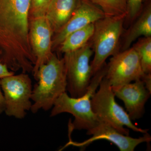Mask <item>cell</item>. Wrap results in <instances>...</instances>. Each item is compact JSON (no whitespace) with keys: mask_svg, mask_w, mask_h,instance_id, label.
I'll return each mask as SVG.
<instances>
[{"mask_svg":"<svg viewBox=\"0 0 151 151\" xmlns=\"http://www.w3.org/2000/svg\"><path fill=\"white\" fill-rule=\"evenodd\" d=\"M31 0H0V60L12 71H32L36 62L29 38Z\"/></svg>","mask_w":151,"mask_h":151,"instance_id":"1","label":"cell"},{"mask_svg":"<svg viewBox=\"0 0 151 151\" xmlns=\"http://www.w3.org/2000/svg\"><path fill=\"white\" fill-rule=\"evenodd\" d=\"M93 52L89 42L77 50L65 53L63 59L67 76L66 90L70 97L78 98L87 92L93 76L90 60Z\"/></svg>","mask_w":151,"mask_h":151,"instance_id":"6","label":"cell"},{"mask_svg":"<svg viewBox=\"0 0 151 151\" xmlns=\"http://www.w3.org/2000/svg\"><path fill=\"white\" fill-rule=\"evenodd\" d=\"M99 86V90L91 97V105L92 111L100 122L109 124L127 136L129 135V131L124 126L134 132L148 133V129L138 128L134 125L127 112L116 103L112 86L104 77Z\"/></svg>","mask_w":151,"mask_h":151,"instance_id":"5","label":"cell"},{"mask_svg":"<svg viewBox=\"0 0 151 151\" xmlns=\"http://www.w3.org/2000/svg\"><path fill=\"white\" fill-rule=\"evenodd\" d=\"M5 110V102L4 99V95L2 92L1 88V83H0V114L4 112Z\"/></svg>","mask_w":151,"mask_h":151,"instance_id":"22","label":"cell"},{"mask_svg":"<svg viewBox=\"0 0 151 151\" xmlns=\"http://www.w3.org/2000/svg\"><path fill=\"white\" fill-rule=\"evenodd\" d=\"M143 0H128L127 3V15L126 18L128 21L135 20L142 10Z\"/></svg>","mask_w":151,"mask_h":151,"instance_id":"19","label":"cell"},{"mask_svg":"<svg viewBox=\"0 0 151 151\" xmlns=\"http://www.w3.org/2000/svg\"><path fill=\"white\" fill-rule=\"evenodd\" d=\"M80 0H52L45 16L53 33L58 32L68 22L78 5Z\"/></svg>","mask_w":151,"mask_h":151,"instance_id":"13","label":"cell"},{"mask_svg":"<svg viewBox=\"0 0 151 151\" xmlns=\"http://www.w3.org/2000/svg\"><path fill=\"white\" fill-rule=\"evenodd\" d=\"M132 47L139 55L144 73H151V37L139 38Z\"/></svg>","mask_w":151,"mask_h":151,"instance_id":"17","label":"cell"},{"mask_svg":"<svg viewBox=\"0 0 151 151\" xmlns=\"http://www.w3.org/2000/svg\"><path fill=\"white\" fill-rule=\"evenodd\" d=\"M38 82L32 89L30 111L37 113L52 108L55 101L66 92L67 76L64 59L52 54L48 61L41 65L35 78Z\"/></svg>","mask_w":151,"mask_h":151,"instance_id":"2","label":"cell"},{"mask_svg":"<svg viewBox=\"0 0 151 151\" xmlns=\"http://www.w3.org/2000/svg\"><path fill=\"white\" fill-rule=\"evenodd\" d=\"M145 74L137 53L130 47L112 56L104 78L112 87H118L142 79Z\"/></svg>","mask_w":151,"mask_h":151,"instance_id":"8","label":"cell"},{"mask_svg":"<svg viewBox=\"0 0 151 151\" xmlns=\"http://www.w3.org/2000/svg\"><path fill=\"white\" fill-rule=\"evenodd\" d=\"M86 134L92 137L82 142L79 143L73 142L70 139L69 142L61 150L70 145L85 147L94 141L105 139L114 144L121 151H134L140 144L149 143L151 140V136L148 133L140 137L132 138L123 134L109 124L102 122H100L93 129L87 131Z\"/></svg>","mask_w":151,"mask_h":151,"instance_id":"9","label":"cell"},{"mask_svg":"<svg viewBox=\"0 0 151 151\" xmlns=\"http://www.w3.org/2000/svg\"><path fill=\"white\" fill-rule=\"evenodd\" d=\"M5 102L6 115L17 119H24L30 111L32 103V82L26 73L14 74L0 79Z\"/></svg>","mask_w":151,"mask_h":151,"instance_id":"7","label":"cell"},{"mask_svg":"<svg viewBox=\"0 0 151 151\" xmlns=\"http://www.w3.org/2000/svg\"><path fill=\"white\" fill-rule=\"evenodd\" d=\"M125 18L105 17L94 23V33L90 40L94 52L90 63L93 76L105 65L108 57L120 51V40Z\"/></svg>","mask_w":151,"mask_h":151,"instance_id":"4","label":"cell"},{"mask_svg":"<svg viewBox=\"0 0 151 151\" xmlns=\"http://www.w3.org/2000/svg\"><path fill=\"white\" fill-rule=\"evenodd\" d=\"M1 54V52L0 51V55ZM13 74H14V72L10 71L6 65L3 63L0 60V79L13 75Z\"/></svg>","mask_w":151,"mask_h":151,"instance_id":"20","label":"cell"},{"mask_svg":"<svg viewBox=\"0 0 151 151\" xmlns=\"http://www.w3.org/2000/svg\"><path fill=\"white\" fill-rule=\"evenodd\" d=\"M94 32V24L92 23L71 33L60 45V52L68 53L83 47L90 41Z\"/></svg>","mask_w":151,"mask_h":151,"instance_id":"15","label":"cell"},{"mask_svg":"<svg viewBox=\"0 0 151 151\" xmlns=\"http://www.w3.org/2000/svg\"><path fill=\"white\" fill-rule=\"evenodd\" d=\"M107 69L105 63L100 70L93 76L86 94L78 98L69 96L64 92L55 101L50 116L53 117L60 113L72 114L74 117L72 123L68 125V133L70 134L74 130L88 131L96 127L100 123L97 116L92 111L91 97L96 92L100 82L104 78Z\"/></svg>","mask_w":151,"mask_h":151,"instance_id":"3","label":"cell"},{"mask_svg":"<svg viewBox=\"0 0 151 151\" xmlns=\"http://www.w3.org/2000/svg\"><path fill=\"white\" fill-rule=\"evenodd\" d=\"M105 17L102 10L88 0H80L74 13L52 40V48L60 46L71 33L85 27Z\"/></svg>","mask_w":151,"mask_h":151,"instance_id":"11","label":"cell"},{"mask_svg":"<svg viewBox=\"0 0 151 151\" xmlns=\"http://www.w3.org/2000/svg\"><path fill=\"white\" fill-rule=\"evenodd\" d=\"M52 0H31L30 14L32 18L45 16Z\"/></svg>","mask_w":151,"mask_h":151,"instance_id":"18","label":"cell"},{"mask_svg":"<svg viewBox=\"0 0 151 151\" xmlns=\"http://www.w3.org/2000/svg\"><path fill=\"white\" fill-rule=\"evenodd\" d=\"M136 21L124 35L121 51L131 47L136 40L141 37H151V5L149 4L142 10Z\"/></svg>","mask_w":151,"mask_h":151,"instance_id":"14","label":"cell"},{"mask_svg":"<svg viewBox=\"0 0 151 151\" xmlns=\"http://www.w3.org/2000/svg\"><path fill=\"white\" fill-rule=\"evenodd\" d=\"M53 32L45 16L33 18L29 27V38L36 62L32 73L35 78L40 67L46 63L53 53L52 37Z\"/></svg>","mask_w":151,"mask_h":151,"instance_id":"10","label":"cell"},{"mask_svg":"<svg viewBox=\"0 0 151 151\" xmlns=\"http://www.w3.org/2000/svg\"><path fill=\"white\" fill-rule=\"evenodd\" d=\"M115 96L124 102L127 113L131 120H138L142 117L145 105L150 96V92L146 88L141 79L112 87Z\"/></svg>","mask_w":151,"mask_h":151,"instance_id":"12","label":"cell"},{"mask_svg":"<svg viewBox=\"0 0 151 151\" xmlns=\"http://www.w3.org/2000/svg\"><path fill=\"white\" fill-rule=\"evenodd\" d=\"M100 8L105 17H126L128 0H88Z\"/></svg>","mask_w":151,"mask_h":151,"instance_id":"16","label":"cell"},{"mask_svg":"<svg viewBox=\"0 0 151 151\" xmlns=\"http://www.w3.org/2000/svg\"><path fill=\"white\" fill-rule=\"evenodd\" d=\"M141 80L144 82L147 89L151 93V73L145 74Z\"/></svg>","mask_w":151,"mask_h":151,"instance_id":"21","label":"cell"}]
</instances>
